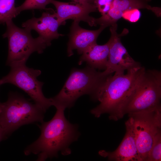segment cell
Here are the masks:
<instances>
[{
	"label": "cell",
	"instance_id": "7402d4cb",
	"mask_svg": "<svg viewBox=\"0 0 161 161\" xmlns=\"http://www.w3.org/2000/svg\"><path fill=\"white\" fill-rule=\"evenodd\" d=\"M7 135L0 126V142L6 137Z\"/></svg>",
	"mask_w": 161,
	"mask_h": 161
},
{
	"label": "cell",
	"instance_id": "52a82bcc",
	"mask_svg": "<svg viewBox=\"0 0 161 161\" xmlns=\"http://www.w3.org/2000/svg\"><path fill=\"white\" fill-rule=\"evenodd\" d=\"M10 68L9 73L0 79L1 85L10 83L21 89L45 112L53 106L51 98L46 97L43 94L44 83L37 79L41 74V70L29 68L25 64Z\"/></svg>",
	"mask_w": 161,
	"mask_h": 161
},
{
	"label": "cell",
	"instance_id": "603a6c76",
	"mask_svg": "<svg viewBox=\"0 0 161 161\" xmlns=\"http://www.w3.org/2000/svg\"><path fill=\"white\" fill-rule=\"evenodd\" d=\"M1 85V83H0V86ZM2 106V103H1L0 102V112H1V111Z\"/></svg>",
	"mask_w": 161,
	"mask_h": 161
},
{
	"label": "cell",
	"instance_id": "5b68a950",
	"mask_svg": "<svg viewBox=\"0 0 161 161\" xmlns=\"http://www.w3.org/2000/svg\"><path fill=\"white\" fill-rule=\"evenodd\" d=\"M44 110L23 96L10 92L7 100L2 103L0 112V126L8 135L21 126L43 121Z\"/></svg>",
	"mask_w": 161,
	"mask_h": 161
},
{
	"label": "cell",
	"instance_id": "7a4b0ae2",
	"mask_svg": "<svg viewBox=\"0 0 161 161\" xmlns=\"http://www.w3.org/2000/svg\"><path fill=\"white\" fill-rule=\"evenodd\" d=\"M141 66L107 76L100 87L97 101L100 104L91 110L95 117L107 113L110 120L120 119L121 111L137 85L145 70Z\"/></svg>",
	"mask_w": 161,
	"mask_h": 161
},
{
	"label": "cell",
	"instance_id": "d6986e66",
	"mask_svg": "<svg viewBox=\"0 0 161 161\" xmlns=\"http://www.w3.org/2000/svg\"><path fill=\"white\" fill-rule=\"evenodd\" d=\"M114 0H95L94 4L97 10L102 16L104 15L112 8Z\"/></svg>",
	"mask_w": 161,
	"mask_h": 161
},
{
	"label": "cell",
	"instance_id": "ffe728a7",
	"mask_svg": "<svg viewBox=\"0 0 161 161\" xmlns=\"http://www.w3.org/2000/svg\"><path fill=\"white\" fill-rule=\"evenodd\" d=\"M141 16V12L139 9L134 8L124 12L122 17L130 22L135 23L139 20Z\"/></svg>",
	"mask_w": 161,
	"mask_h": 161
},
{
	"label": "cell",
	"instance_id": "8fae6325",
	"mask_svg": "<svg viewBox=\"0 0 161 161\" xmlns=\"http://www.w3.org/2000/svg\"><path fill=\"white\" fill-rule=\"evenodd\" d=\"M50 4L55 7L58 19L65 24L66 20L71 19L84 21L91 26H96L95 18L89 15L90 13L97 10L94 4H83L73 1L65 2L55 0H50Z\"/></svg>",
	"mask_w": 161,
	"mask_h": 161
},
{
	"label": "cell",
	"instance_id": "6da1fadb",
	"mask_svg": "<svg viewBox=\"0 0 161 161\" xmlns=\"http://www.w3.org/2000/svg\"><path fill=\"white\" fill-rule=\"evenodd\" d=\"M56 109V113L51 120L41 122V135L25 148V155H37V161H44L48 158L57 157L59 152L63 155L71 153L69 146L79 136L78 127L66 119L65 109Z\"/></svg>",
	"mask_w": 161,
	"mask_h": 161
},
{
	"label": "cell",
	"instance_id": "9c48e42d",
	"mask_svg": "<svg viewBox=\"0 0 161 161\" xmlns=\"http://www.w3.org/2000/svg\"><path fill=\"white\" fill-rule=\"evenodd\" d=\"M111 36L109 42V51L106 67L101 75L106 77L115 72H124L141 66L129 54L126 49L122 43L120 37L128 33L127 30H123L120 34L117 33V24L110 26Z\"/></svg>",
	"mask_w": 161,
	"mask_h": 161
},
{
	"label": "cell",
	"instance_id": "30bf717a",
	"mask_svg": "<svg viewBox=\"0 0 161 161\" xmlns=\"http://www.w3.org/2000/svg\"><path fill=\"white\" fill-rule=\"evenodd\" d=\"M49 10L43 12L39 18H32L22 24L24 28L37 32L44 49L51 45L52 40L64 35L58 32V29L60 25L65 24L58 19L55 12Z\"/></svg>",
	"mask_w": 161,
	"mask_h": 161
},
{
	"label": "cell",
	"instance_id": "e0dca14e",
	"mask_svg": "<svg viewBox=\"0 0 161 161\" xmlns=\"http://www.w3.org/2000/svg\"><path fill=\"white\" fill-rule=\"evenodd\" d=\"M161 131L156 135L146 161H160L161 160Z\"/></svg>",
	"mask_w": 161,
	"mask_h": 161
},
{
	"label": "cell",
	"instance_id": "44dd1931",
	"mask_svg": "<svg viewBox=\"0 0 161 161\" xmlns=\"http://www.w3.org/2000/svg\"><path fill=\"white\" fill-rule=\"evenodd\" d=\"M73 1L83 4H94L95 0H71Z\"/></svg>",
	"mask_w": 161,
	"mask_h": 161
},
{
	"label": "cell",
	"instance_id": "277c9868",
	"mask_svg": "<svg viewBox=\"0 0 161 161\" xmlns=\"http://www.w3.org/2000/svg\"><path fill=\"white\" fill-rule=\"evenodd\" d=\"M161 71L145 69L135 88L123 108L120 119L126 114L161 107Z\"/></svg>",
	"mask_w": 161,
	"mask_h": 161
},
{
	"label": "cell",
	"instance_id": "5bb4252c",
	"mask_svg": "<svg viewBox=\"0 0 161 161\" xmlns=\"http://www.w3.org/2000/svg\"><path fill=\"white\" fill-rule=\"evenodd\" d=\"M80 22L74 20L70 27L67 50L69 57L73 55V52L75 50H77L78 54H82L88 47L96 43L99 35L107 27L106 25H100L97 30H86L79 26Z\"/></svg>",
	"mask_w": 161,
	"mask_h": 161
},
{
	"label": "cell",
	"instance_id": "7c38bea8",
	"mask_svg": "<svg viewBox=\"0 0 161 161\" xmlns=\"http://www.w3.org/2000/svg\"><path fill=\"white\" fill-rule=\"evenodd\" d=\"M126 132L118 148L112 152L100 151L99 154L108 160L116 161H139L132 120L129 117L125 122Z\"/></svg>",
	"mask_w": 161,
	"mask_h": 161
},
{
	"label": "cell",
	"instance_id": "ac0fdd59",
	"mask_svg": "<svg viewBox=\"0 0 161 161\" xmlns=\"http://www.w3.org/2000/svg\"><path fill=\"white\" fill-rule=\"evenodd\" d=\"M49 4L50 0H25L21 5L16 7V10L18 14L27 10L45 9L46 6Z\"/></svg>",
	"mask_w": 161,
	"mask_h": 161
},
{
	"label": "cell",
	"instance_id": "4fadbf2b",
	"mask_svg": "<svg viewBox=\"0 0 161 161\" xmlns=\"http://www.w3.org/2000/svg\"><path fill=\"white\" fill-rule=\"evenodd\" d=\"M148 0H114L112 6L106 14L96 18V25H106L107 27L113 25L122 17L125 11L136 8L146 9L151 10L157 17H160L161 8L152 7L148 4Z\"/></svg>",
	"mask_w": 161,
	"mask_h": 161
},
{
	"label": "cell",
	"instance_id": "8992f818",
	"mask_svg": "<svg viewBox=\"0 0 161 161\" xmlns=\"http://www.w3.org/2000/svg\"><path fill=\"white\" fill-rule=\"evenodd\" d=\"M7 29L3 35L8 40V54L6 65L11 67L25 64L34 52L41 54L44 50L38 37L34 38L30 31L20 28L12 20L6 23Z\"/></svg>",
	"mask_w": 161,
	"mask_h": 161
},
{
	"label": "cell",
	"instance_id": "3957f363",
	"mask_svg": "<svg viewBox=\"0 0 161 161\" xmlns=\"http://www.w3.org/2000/svg\"><path fill=\"white\" fill-rule=\"evenodd\" d=\"M107 77L88 65L83 69H73L61 91L51 98L53 106L56 108H70L78 98L85 95L97 101L100 89Z\"/></svg>",
	"mask_w": 161,
	"mask_h": 161
},
{
	"label": "cell",
	"instance_id": "2e32d148",
	"mask_svg": "<svg viewBox=\"0 0 161 161\" xmlns=\"http://www.w3.org/2000/svg\"><path fill=\"white\" fill-rule=\"evenodd\" d=\"M15 1V0H0V23H6L18 15Z\"/></svg>",
	"mask_w": 161,
	"mask_h": 161
},
{
	"label": "cell",
	"instance_id": "9a60e30c",
	"mask_svg": "<svg viewBox=\"0 0 161 161\" xmlns=\"http://www.w3.org/2000/svg\"><path fill=\"white\" fill-rule=\"evenodd\" d=\"M109 42L99 45L95 43L88 47L82 53L78 64L85 62L96 69L105 70L106 67L109 51Z\"/></svg>",
	"mask_w": 161,
	"mask_h": 161
},
{
	"label": "cell",
	"instance_id": "ba28073f",
	"mask_svg": "<svg viewBox=\"0 0 161 161\" xmlns=\"http://www.w3.org/2000/svg\"><path fill=\"white\" fill-rule=\"evenodd\" d=\"M128 115L132 120L139 161H146L154 138L161 131V107Z\"/></svg>",
	"mask_w": 161,
	"mask_h": 161
}]
</instances>
